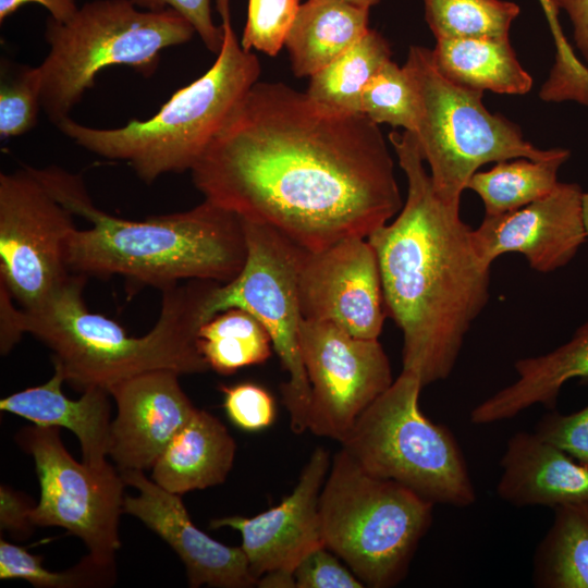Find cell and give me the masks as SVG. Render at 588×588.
Wrapping results in <instances>:
<instances>
[{
	"instance_id": "obj_2",
	"label": "cell",
	"mask_w": 588,
	"mask_h": 588,
	"mask_svg": "<svg viewBox=\"0 0 588 588\" xmlns=\"http://www.w3.org/2000/svg\"><path fill=\"white\" fill-rule=\"evenodd\" d=\"M389 140L407 181L392 222L367 238L377 255L387 314L403 334V369L422 385L446 379L467 332L490 297V270L477 254L473 229L443 203L426 171L414 133Z\"/></svg>"
},
{
	"instance_id": "obj_34",
	"label": "cell",
	"mask_w": 588,
	"mask_h": 588,
	"mask_svg": "<svg viewBox=\"0 0 588 588\" xmlns=\"http://www.w3.org/2000/svg\"><path fill=\"white\" fill-rule=\"evenodd\" d=\"M223 407L230 420L246 431L268 428L275 419V403L268 390L254 382L222 385Z\"/></svg>"
},
{
	"instance_id": "obj_19",
	"label": "cell",
	"mask_w": 588,
	"mask_h": 588,
	"mask_svg": "<svg viewBox=\"0 0 588 588\" xmlns=\"http://www.w3.org/2000/svg\"><path fill=\"white\" fill-rule=\"evenodd\" d=\"M498 495L517 506L556 507L588 502V465L535 431L513 434L500 461Z\"/></svg>"
},
{
	"instance_id": "obj_36",
	"label": "cell",
	"mask_w": 588,
	"mask_h": 588,
	"mask_svg": "<svg viewBox=\"0 0 588 588\" xmlns=\"http://www.w3.org/2000/svg\"><path fill=\"white\" fill-rule=\"evenodd\" d=\"M326 546L309 552L295 567L296 588H362L363 581L344 567Z\"/></svg>"
},
{
	"instance_id": "obj_7",
	"label": "cell",
	"mask_w": 588,
	"mask_h": 588,
	"mask_svg": "<svg viewBox=\"0 0 588 588\" xmlns=\"http://www.w3.org/2000/svg\"><path fill=\"white\" fill-rule=\"evenodd\" d=\"M433 505L368 473L341 449L319 495L323 543L365 586L393 587L405 577L431 525Z\"/></svg>"
},
{
	"instance_id": "obj_10",
	"label": "cell",
	"mask_w": 588,
	"mask_h": 588,
	"mask_svg": "<svg viewBox=\"0 0 588 588\" xmlns=\"http://www.w3.org/2000/svg\"><path fill=\"white\" fill-rule=\"evenodd\" d=\"M247 255L240 273L217 282L206 304L207 321L240 308L254 316L269 333L289 380L281 385L283 403L295 433L307 430L310 388L299 350L303 316L299 272L306 249L278 230L243 219Z\"/></svg>"
},
{
	"instance_id": "obj_33",
	"label": "cell",
	"mask_w": 588,
	"mask_h": 588,
	"mask_svg": "<svg viewBox=\"0 0 588 588\" xmlns=\"http://www.w3.org/2000/svg\"><path fill=\"white\" fill-rule=\"evenodd\" d=\"M301 7L299 0H248L247 19L241 39L246 51L275 57Z\"/></svg>"
},
{
	"instance_id": "obj_31",
	"label": "cell",
	"mask_w": 588,
	"mask_h": 588,
	"mask_svg": "<svg viewBox=\"0 0 588 588\" xmlns=\"http://www.w3.org/2000/svg\"><path fill=\"white\" fill-rule=\"evenodd\" d=\"M1 65L0 137L23 135L35 127L42 109L40 75L37 66Z\"/></svg>"
},
{
	"instance_id": "obj_6",
	"label": "cell",
	"mask_w": 588,
	"mask_h": 588,
	"mask_svg": "<svg viewBox=\"0 0 588 588\" xmlns=\"http://www.w3.org/2000/svg\"><path fill=\"white\" fill-rule=\"evenodd\" d=\"M194 34L179 12L143 10L132 0L89 1L65 22L49 16L45 37L50 49L37 66L42 110L56 125L69 117L102 69L126 65L152 75L160 52L189 41Z\"/></svg>"
},
{
	"instance_id": "obj_24",
	"label": "cell",
	"mask_w": 588,
	"mask_h": 588,
	"mask_svg": "<svg viewBox=\"0 0 588 588\" xmlns=\"http://www.w3.org/2000/svg\"><path fill=\"white\" fill-rule=\"evenodd\" d=\"M431 51L441 74L467 88L525 95L532 87L509 38L441 39Z\"/></svg>"
},
{
	"instance_id": "obj_17",
	"label": "cell",
	"mask_w": 588,
	"mask_h": 588,
	"mask_svg": "<svg viewBox=\"0 0 588 588\" xmlns=\"http://www.w3.org/2000/svg\"><path fill=\"white\" fill-rule=\"evenodd\" d=\"M120 474L125 485L138 491L136 497H124L123 513L138 518L175 551L185 565L189 587L257 586L243 549L225 546L197 528L180 494L161 488L143 470Z\"/></svg>"
},
{
	"instance_id": "obj_40",
	"label": "cell",
	"mask_w": 588,
	"mask_h": 588,
	"mask_svg": "<svg viewBox=\"0 0 588 588\" xmlns=\"http://www.w3.org/2000/svg\"><path fill=\"white\" fill-rule=\"evenodd\" d=\"M558 10H565L572 26L575 44L588 68V0H552Z\"/></svg>"
},
{
	"instance_id": "obj_28",
	"label": "cell",
	"mask_w": 588,
	"mask_h": 588,
	"mask_svg": "<svg viewBox=\"0 0 588 588\" xmlns=\"http://www.w3.org/2000/svg\"><path fill=\"white\" fill-rule=\"evenodd\" d=\"M198 347L209 368L226 376L265 363L273 346L269 333L254 316L230 308L201 324Z\"/></svg>"
},
{
	"instance_id": "obj_13",
	"label": "cell",
	"mask_w": 588,
	"mask_h": 588,
	"mask_svg": "<svg viewBox=\"0 0 588 588\" xmlns=\"http://www.w3.org/2000/svg\"><path fill=\"white\" fill-rule=\"evenodd\" d=\"M299 350L309 382L307 428L345 439L358 417L393 382L378 339H360L324 321L304 320Z\"/></svg>"
},
{
	"instance_id": "obj_44",
	"label": "cell",
	"mask_w": 588,
	"mask_h": 588,
	"mask_svg": "<svg viewBox=\"0 0 588 588\" xmlns=\"http://www.w3.org/2000/svg\"><path fill=\"white\" fill-rule=\"evenodd\" d=\"M581 207H583L584 223H585V228H586V232L588 236V193H585V192L583 193Z\"/></svg>"
},
{
	"instance_id": "obj_26",
	"label": "cell",
	"mask_w": 588,
	"mask_h": 588,
	"mask_svg": "<svg viewBox=\"0 0 588 588\" xmlns=\"http://www.w3.org/2000/svg\"><path fill=\"white\" fill-rule=\"evenodd\" d=\"M553 511V523L534 556V584L542 588H588V502Z\"/></svg>"
},
{
	"instance_id": "obj_39",
	"label": "cell",
	"mask_w": 588,
	"mask_h": 588,
	"mask_svg": "<svg viewBox=\"0 0 588 588\" xmlns=\"http://www.w3.org/2000/svg\"><path fill=\"white\" fill-rule=\"evenodd\" d=\"M9 290L0 283V351L8 354L20 341L23 333L20 329L21 307H16Z\"/></svg>"
},
{
	"instance_id": "obj_23",
	"label": "cell",
	"mask_w": 588,
	"mask_h": 588,
	"mask_svg": "<svg viewBox=\"0 0 588 588\" xmlns=\"http://www.w3.org/2000/svg\"><path fill=\"white\" fill-rule=\"evenodd\" d=\"M369 10L340 0L301 4L284 41L294 75L310 77L360 39L370 29Z\"/></svg>"
},
{
	"instance_id": "obj_4",
	"label": "cell",
	"mask_w": 588,
	"mask_h": 588,
	"mask_svg": "<svg viewBox=\"0 0 588 588\" xmlns=\"http://www.w3.org/2000/svg\"><path fill=\"white\" fill-rule=\"evenodd\" d=\"M86 277L71 273L42 304L21 308L20 329L45 343L73 388L108 390L136 375L169 369L181 375L209 369L198 347V331L216 281L187 280L162 290L156 324L131 336L114 320L90 311L84 301Z\"/></svg>"
},
{
	"instance_id": "obj_16",
	"label": "cell",
	"mask_w": 588,
	"mask_h": 588,
	"mask_svg": "<svg viewBox=\"0 0 588 588\" xmlns=\"http://www.w3.org/2000/svg\"><path fill=\"white\" fill-rule=\"evenodd\" d=\"M330 465L329 452L317 448L294 490L278 505L253 517L229 516L211 520L212 529L230 527L241 534V548L257 581L272 571L294 573L309 552L324 546L319 495Z\"/></svg>"
},
{
	"instance_id": "obj_38",
	"label": "cell",
	"mask_w": 588,
	"mask_h": 588,
	"mask_svg": "<svg viewBox=\"0 0 588 588\" xmlns=\"http://www.w3.org/2000/svg\"><path fill=\"white\" fill-rule=\"evenodd\" d=\"M34 504L27 497L8 486L0 488V527L14 537H27L33 530Z\"/></svg>"
},
{
	"instance_id": "obj_8",
	"label": "cell",
	"mask_w": 588,
	"mask_h": 588,
	"mask_svg": "<svg viewBox=\"0 0 588 588\" xmlns=\"http://www.w3.org/2000/svg\"><path fill=\"white\" fill-rule=\"evenodd\" d=\"M422 388L416 373L402 370L358 417L342 449L368 473L434 505L469 506L476 492L466 460L451 430L421 412Z\"/></svg>"
},
{
	"instance_id": "obj_35",
	"label": "cell",
	"mask_w": 588,
	"mask_h": 588,
	"mask_svg": "<svg viewBox=\"0 0 588 588\" xmlns=\"http://www.w3.org/2000/svg\"><path fill=\"white\" fill-rule=\"evenodd\" d=\"M535 432L578 462L588 465V405L567 415L551 409L538 421Z\"/></svg>"
},
{
	"instance_id": "obj_1",
	"label": "cell",
	"mask_w": 588,
	"mask_h": 588,
	"mask_svg": "<svg viewBox=\"0 0 588 588\" xmlns=\"http://www.w3.org/2000/svg\"><path fill=\"white\" fill-rule=\"evenodd\" d=\"M205 199L307 250L368 237L403 206L378 124L257 82L191 170Z\"/></svg>"
},
{
	"instance_id": "obj_43",
	"label": "cell",
	"mask_w": 588,
	"mask_h": 588,
	"mask_svg": "<svg viewBox=\"0 0 588 588\" xmlns=\"http://www.w3.org/2000/svg\"><path fill=\"white\" fill-rule=\"evenodd\" d=\"M539 1L548 19L549 24L556 22L559 10L554 5L553 1L552 0H539Z\"/></svg>"
},
{
	"instance_id": "obj_45",
	"label": "cell",
	"mask_w": 588,
	"mask_h": 588,
	"mask_svg": "<svg viewBox=\"0 0 588 588\" xmlns=\"http://www.w3.org/2000/svg\"><path fill=\"white\" fill-rule=\"evenodd\" d=\"M340 1H344V2H348V3H352V4H356V5H360V7H365V8H371L376 4H378L381 0H340Z\"/></svg>"
},
{
	"instance_id": "obj_42",
	"label": "cell",
	"mask_w": 588,
	"mask_h": 588,
	"mask_svg": "<svg viewBox=\"0 0 588 588\" xmlns=\"http://www.w3.org/2000/svg\"><path fill=\"white\" fill-rule=\"evenodd\" d=\"M258 587L264 588H292L295 587L294 573L272 571L258 578Z\"/></svg>"
},
{
	"instance_id": "obj_22",
	"label": "cell",
	"mask_w": 588,
	"mask_h": 588,
	"mask_svg": "<svg viewBox=\"0 0 588 588\" xmlns=\"http://www.w3.org/2000/svg\"><path fill=\"white\" fill-rule=\"evenodd\" d=\"M235 441L219 418L198 409L151 467V479L175 494L222 483L234 462Z\"/></svg>"
},
{
	"instance_id": "obj_3",
	"label": "cell",
	"mask_w": 588,
	"mask_h": 588,
	"mask_svg": "<svg viewBox=\"0 0 588 588\" xmlns=\"http://www.w3.org/2000/svg\"><path fill=\"white\" fill-rule=\"evenodd\" d=\"M29 169L73 216L90 223L66 242L71 273L118 274L162 291L183 280L226 283L245 264L242 218L207 199L186 211L127 220L99 209L81 175L57 166Z\"/></svg>"
},
{
	"instance_id": "obj_11",
	"label": "cell",
	"mask_w": 588,
	"mask_h": 588,
	"mask_svg": "<svg viewBox=\"0 0 588 588\" xmlns=\"http://www.w3.org/2000/svg\"><path fill=\"white\" fill-rule=\"evenodd\" d=\"M17 444L33 456L40 486L33 509L34 526H56L86 544L87 559L110 573L121 547L119 522L123 513L125 482L110 463L94 468L78 463L60 438V428L29 426L16 434Z\"/></svg>"
},
{
	"instance_id": "obj_41",
	"label": "cell",
	"mask_w": 588,
	"mask_h": 588,
	"mask_svg": "<svg viewBox=\"0 0 588 588\" xmlns=\"http://www.w3.org/2000/svg\"><path fill=\"white\" fill-rule=\"evenodd\" d=\"M29 3L42 5L49 16L59 22L71 19L79 8L77 0H0V22Z\"/></svg>"
},
{
	"instance_id": "obj_37",
	"label": "cell",
	"mask_w": 588,
	"mask_h": 588,
	"mask_svg": "<svg viewBox=\"0 0 588 588\" xmlns=\"http://www.w3.org/2000/svg\"><path fill=\"white\" fill-rule=\"evenodd\" d=\"M132 2L143 10L172 9L179 12L193 25L208 50L213 53L220 51L223 32L221 26L213 23L210 0H132Z\"/></svg>"
},
{
	"instance_id": "obj_9",
	"label": "cell",
	"mask_w": 588,
	"mask_h": 588,
	"mask_svg": "<svg viewBox=\"0 0 588 588\" xmlns=\"http://www.w3.org/2000/svg\"><path fill=\"white\" fill-rule=\"evenodd\" d=\"M403 66L419 99L414 135L434 192L446 205L460 209L469 179L486 163L513 158L543 160L562 149H540L524 139L517 125L487 110L482 91L442 75L431 49L412 46Z\"/></svg>"
},
{
	"instance_id": "obj_15",
	"label": "cell",
	"mask_w": 588,
	"mask_h": 588,
	"mask_svg": "<svg viewBox=\"0 0 588 588\" xmlns=\"http://www.w3.org/2000/svg\"><path fill=\"white\" fill-rule=\"evenodd\" d=\"M583 193L576 183L559 182L551 193L517 210L485 216L471 233L478 256L491 266L503 254H522L541 273L568 265L588 240Z\"/></svg>"
},
{
	"instance_id": "obj_27",
	"label": "cell",
	"mask_w": 588,
	"mask_h": 588,
	"mask_svg": "<svg viewBox=\"0 0 588 588\" xmlns=\"http://www.w3.org/2000/svg\"><path fill=\"white\" fill-rule=\"evenodd\" d=\"M569 156V150L562 148L558 155L543 160L499 161L488 171L474 173L466 189L481 198L485 216L507 213L551 193L559 183V170Z\"/></svg>"
},
{
	"instance_id": "obj_5",
	"label": "cell",
	"mask_w": 588,
	"mask_h": 588,
	"mask_svg": "<svg viewBox=\"0 0 588 588\" xmlns=\"http://www.w3.org/2000/svg\"><path fill=\"white\" fill-rule=\"evenodd\" d=\"M216 2L223 32L216 61L200 77L177 89L155 115L115 128L90 127L70 117L56 126L84 149L125 161L146 183L192 170L260 75L258 58L243 49L235 35L230 0Z\"/></svg>"
},
{
	"instance_id": "obj_30",
	"label": "cell",
	"mask_w": 588,
	"mask_h": 588,
	"mask_svg": "<svg viewBox=\"0 0 588 588\" xmlns=\"http://www.w3.org/2000/svg\"><path fill=\"white\" fill-rule=\"evenodd\" d=\"M360 111L376 124L415 133L419 119V99L404 66L385 62L370 78L362 94Z\"/></svg>"
},
{
	"instance_id": "obj_18",
	"label": "cell",
	"mask_w": 588,
	"mask_h": 588,
	"mask_svg": "<svg viewBox=\"0 0 588 588\" xmlns=\"http://www.w3.org/2000/svg\"><path fill=\"white\" fill-rule=\"evenodd\" d=\"M179 377L169 369L151 370L108 389L117 405L108 456L119 470L151 469L175 433L196 413Z\"/></svg>"
},
{
	"instance_id": "obj_25",
	"label": "cell",
	"mask_w": 588,
	"mask_h": 588,
	"mask_svg": "<svg viewBox=\"0 0 588 588\" xmlns=\"http://www.w3.org/2000/svg\"><path fill=\"white\" fill-rule=\"evenodd\" d=\"M391 48L369 29L354 45L309 77L306 94L321 109L338 114L362 113V94L370 78L391 60Z\"/></svg>"
},
{
	"instance_id": "obj_14",
	"label": "cell",
	"mask_w": 588,
	"mask_h": 588,
	"mask_svg": "<svg viewBox=\"0 0 588 588\" xmlns=\"http://www.w3.org/2000/svg\"><path fill=\"white\" fill-rule=\"evenodd\" d=\"M298 289L304 320L330 322L360 339L379 338L388 314L377 255L367 237L306 249Z\"/></svg>"
},
{
	"instance_id": "obj_32",
	"label": "cell",
	"mask_w": 588,
	"mask_h": 588,
	"mask_svg": "<svg viewBox=\"0 0 588 588\" xmlns=\"http://www.w3.org/2000/svg\"><path fill=\"white\" fill-rule=\"evenodd\" d=\"M41 562V556L1 539V579H25L37 588H69L90 586L98 583L93 578L103 574L110 576V573L97 568L87 558L77 567L63 573L51 572Z\"/></svg>"
},
{
	"instance_id": "obj_29",
	"label": "cell",
	"mask_w": 588,
	"mask_h": 588,
	"mask_svg": "<svg viewBox=\"0 0 588 588\" xmlns=\"http://www.w3.org/2000/svg\"><path fill=\"white\" fill-rule=\"evenodd\" d=\"M425 19L437 40L509 38L519 7L506 0H422Z\"/></svg>"
},
{
	"instance_id": "obj_21",
	"label": "cell",
	"mask_w": 588,
	"mask_h": 588,
	"mask_svg": "<svg viewBox=\"0 0 588 588\" xmlns=\"http://www.w3.org/2000/svg\"><path fill=\"white\" fill-rule=\"evenodd\" d=\"M514 368L517 379L470 412L474 424L506 420L536 404L554 409L565 383L576 378L588 380V321L561 346L543 355L520 358Z\"/></svg>"
},
{
	"instance_id": "obj_20",
	"label": "cell",
	"mask_w": 588,
	"mask_h": 588,
	"mask_svg": "<svg viewBox=\"0 0 588 588\" xmlns=\"http://www.w3.org/2000/svg\"><path fill=\"white\" fill-rule=\"evenodd\" d=\"M45 383L15 392L0 400V411L25 418L36 426L71 430L78 439L83 462L94 468L109 463L108 444L111 425L110 393L100 387L83 391L77 400L62 392L65 381L61 367Z\"/></svg>"
},
{
	"instance_id": "obj_12",
	"label": "cell",
	"mask_w": 588,
	"mask_h": 588,
	"mask_svg": "<svg viewBox=\"0 0 588 588\" xmlns=\"http://www.w3.org/2000/svg\"><path fill=\"white\" fill-rule=\"evenodd\" d=\"M73 213L29 167L0 174V283L23 309L42 304L71 275Z\"/></svg>"
}]
</instances>
